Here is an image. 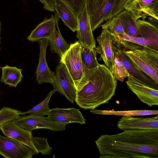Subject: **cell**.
Returning a JSON list of instances; mask_svg holds the SVG:
<instances>
[{"mask_svg":"<svg viewBox=\"0 0 158 158\" xmlns=\"http://www.w3.org/2000/svg\"><path fill=\"white\" fill-rule=\"evenodd\" d=\"M95 143L99 158H158V128L104 135Z\"/></svg>","mask_w":158,"mask_h":158,"instance_id":"cell-1","label":"cell"},{"mask_svg":"<svg viewBox=\"0 0 158 158\" xmlns=\"http://www.w3.org/2000/svg\"><path fill=\"white\" fill-rule=\"evenodd\" d=\"M117 81L105 65L99 64L89 69L86 79L77 91L75 100L80 108L85 110L95 109L108 103L114 96Z\"/></svg>","mask_w":158,"mask_h":158,"instance_id":"cell-2","label":"cell"},{"mask_svg":"<svg viewBox=\"0 0 158 158\" xmlns=\"http://www.w3.org/2000/svg\"><path fill=\"white\" fill-rule=\"evenodd\" d=\"M82 46L79 41L72 44L61 57L60 62L65 66L75 84L77 91L85 81L89 70L84 65L81 56Z\"/></svg>","mask_w":158,"mask_h":158,"instance_id":"cell-3","label":"cell"},{"mask_svg":"<svg viewBox=\"0 0 158 158\" xmlns=\"http://www.w3.org/2000/svg\"><path fill=\"white\" fill-rule=\"evenodd\" d=\"M13 121L22 128L31 132L35 129L40 128L47 129L53 131H61L65 130L68 124L54 122L47 117L31 114L20 116Z\"/></svg>","mask_w":158,"mask_h":158,"instance_id":"cell-4","label":"cell"},{"mask_svg":"<svg viewBox=\"0 0 158 158\" xmlns=\"http://www.w3.org/2000/svg\"><path fill=\"white\" fill-rule=\"evenodd\" d=\"M56 77L52 84L54 89L65 97L72 103H74L77 90L74 81L65 65L60 62L56 67Z\"/></svg>","mask_w":158,"mask_h":158,"instance_id":"cell-5","label":"cell"},{"mask_svg":"<svg viewBox=\"0 0 158 158\" xmlns=\"http://www.w3.org/2000/svg\"><path fill=\"white\" fill-rule=\"evenodd\" d=\"M36 152L26 145L0 134V154L5 158H31Z\"/></svg>","mask_w":158,"mask_h":158,"instance_id":"cell-6","label":"cell"},{"mask_svg":"<svg viewBox=\"0 0 158 158\" xmlns=\"http://www.w3.org/2000/svg\"><path fill=\"white\" fill-rule=\"evenodd\" d=\"M114 35L106 29H103L100 35L97 38L99 46L95 49L100 55V58L113 73L114 55L112 47Z\"/></svg>","mask_w":158,"mask_h":158,"instance_id":"cell-7","label":"cell"},{"mask_svg":"<svg viewBox=\"0 0 158 158\" xmlns=\"http://www.w3.org/2000/svg\"><path fill=\"white\" fill-rule=\"evenodd\" d=\"M77 37L81 46L95 49L96 41L92 30L87 2L78 16Z\"/></svg>","mask_w":158,"mask_h":158,"instance_id":"cell-8","label":"cell"},{"mask_svg":"<svg viewBox=\"0 0 158 158\" xmlns=\"http://www.w3.org/2000/svg\"><path fill=\"white\" fill-rule=\"evenodd\" d=\"M124 10L130 11L137 20L147 16L158 19V0H129Z\"/></svg>","mask_w":158,"mask_h":158,"instance_id":"cell-9","label":"cell"},{"mask_svg":"<svg viewBox=\"0 0 158 158\" xmlns=\"http://www.w3.org/2000/svg\"><path fill=\"white\" fill-rule=\"evenodd\" d=\"M126 83L129 89L141 102L149 106L158 105V89L140 82L130 74Z\"/></svg>","mask_w":158,"mask_h":158,"instance_id":"cell-10","label":"cell"},{"mask_svg":"<svg viewBox=\"0 0 158 158\" xmlns=\"http://www.w3.org/2000/svg\"><path fill=\"white\" fill-rule=\"evenodd\" d=\"M113 51L122 62L129 74L132 75L140 82L150 87L158 90V82L152 78L135 64L122 50L112 44Z\"/></svg>","mask_w":158,"mask_h":158,"instance_id":"cell-11","label":"cell"},{"mask_svg":"<svg viewBox=\"0 0 158 158\" xmlns=\"http://www.w3.org/2000/svg\"><path fill=\"white\" fill-rule=\"evenodd\" d=\"M0 129L6 137L20 142L27 146L37 154L39 153L34 145L31 131L25 130L15 124L13 121L3 123Z\"/></svg>","mask_w":158,"mask_h":158,"instance_id":"cell-12","label":"cell"},{"mask_svg":"<svg viewBox=\"0 0 158 158\" xmlns=\"http://www.w3.org/2000/svg\"><path fill=\"white\" fill-rule=\"evenodd\" d=\"M40 45L39 61L36 72V79L38 84L49 83L52 84L56 76L47 65L46 58V49L49 44L48 40L43 39L37 41Z\"/></svg>","mask_w":158,"mask_h":158,"instance_id":"cell-13","label":"cell"},{"mask_svg":"<svg viewBox=\"0 0 158 158\" xmlns=\"http://www.w3.org/2000/svg\"><path fill=\"white\" fill-rule=\"evenodd\" d=\"M47 117L52 121L67 124L76 123L85 124L86 120L79 110L75 108L50 109Z\"/></svg>","mask_w":158,"mask_h":158,"instance_id":"cell-14","label":"cell"},{"mask_svg":"<svg viewBox=\"0 0 158 158\" xmlns=\"http://www.w3.org/2000/svg\"><path fill=\"white\" fill-rule=\"evenodd\" d=\"M117 126L123 131L158 128V116L148 118L123 116L118 122Z\"/></svg>","mask_w":158,"mask_h":158,"instance_id":"cell-15","label":"cell"},{"mask_svg":"<svg viewBox=\"0 0 158 158\" xmlns=\"http://www.w3.org/2000/svg\"><path fill=\"white\" fill-rule=\"evenodd\" d=\"M54 9L59 18L73 31H77L78 17L69 6L63 0H54Z\"/></svg>","mask_w":158,"mask_h":158,"instance_id":"cell-16","label":"cell"},{"mask_svg":"<svg viewBox=\"0 0 158 158\" xmlns=\"http://www.w3.org/2000/svg\"><path fill=\"white\" fill-rule=\"evenodd\" d=\"M56 19L54 16L45 18L44 20L39 24L31 31L27 39L31 42L37 41L43 39H49L53 35L56 29Z\"/></svg>","mask_w":158,"mask_h":158,"instance_id":"cell-17","label":"cell"},{"mask_svg":"<svg viewBox=\"0 0 158 158\" xmlns=\"http://www.w3.org/2000/svg\"><path fill=\"white\" fill-rule=\"evenodd\" d=\"M116 1V0H105L94 13L90 17L93 31L100 27L110 15Z\"/></svg>","mask_w":158,"mask_h":158,"instance_id":"cell-18","label":"cell"},{"mask_svg":"<svg viewBox=\"0 0 158 158\" xmlns=\"http://www.w3.org/2000/svg\"><path fill=\"white\" fill-rule=\"evenodd\" d=\"M136 23L141 37L149 41L152 47L158 50V27L148 21L139 19Z\"/></svg>","mask_w":158,"mask_h":158,"instance_id":"cell-19","label":"cell"},{"mask_svg":"<svg viewBox=\"0 0 158 158\" xmlns=\"http://www.w3.org/2000/svg\"><path fill=\"white\" fill-rule=\"evenodd\" d=\"M56 19V29L52 36L48 39L52 53L58 54L61 57L69 49L70 46L63 37L60 32L58 25V17L56 13L54 15Z\"/></svg>","mask_w":158,"mask_h":158,"instance_id":"cell-20","label":"cell"},{"mask_svg":"<svg viewBox=\"0 0 158 158\" xmlns=\"http://www.w3.org/2000/svg\"><path fill=\"white\" fill-rule=\"evenodd\" d=\"M116 16L118 18L126 34L133 36L141 37L137 25V20L131 11L124 10Z\"/></svg>","mask_w":158,"mask_h":158,"instance_id":"cell-21","label":"cell"},{"mask_svg":"<svg viewBox=\"0 0 158 158\" xmlns=\"http://www.w3.org/2000/svg\"><path fill=\"white\" fill-rule=\"evenodd\" d=\"M1 68L2 70L1 83L8 85L10 87H16L22 81L23 77L22 73V69L16 67L9 66L7 65Z\"/></svg>","mask_w":158,"mask_h":158,"instance_id":"cell-22","label":"cell"},{"mask_svg":"<svg viewBox=\"0 0 158 158\" xmlns=\"http://www.w3.org/2000/svg\"><path fill=\"white\" fill-rule=\"evenodd\" d=\"M122 51L131 61L155 81L158 82V73L133 51L126 49Z\"/></svg>","mask_w":158,"mask_h":158,"instance_id":"cell-23","label":"cell"},{"mask_svg":"<svg viewBox=\"0 0 158 158\" xmlns=\"http://www.w3.org/2000/svg\"><path fill=\"white\" fill-rule=\"evenodd\" d=\"M93 114L100 115H116L118 116H139L158 115V110H136L127 111L103 110L93 109L90 110Z\"/></svg>","mask_w":158,"mask_h":158,"instance_id":"cell-24","label":"cell"},{"mask_svg":"<svg viewBox=\"0 0 158 158\" xmlns=\"http://www.w3.org/2000/svg\"><path fill=\"white\" fill-rule=\"evenodd\" d=\"M56 91L54 89L50 91L45 99L40 103L35 106L28 110L22 112L21 115L29 114L40 116L48 115L50 109L49 102L52 95Z\"/></svg>","mask_w":158,"mask_h":158,"instance_id":"cell-25","label":"cell"},{"mask_svg":"<svg viewBox=\"0 0 158 158\" xmlns=\"http://www.w3.org/2000/svg\"><path fill=\"white\" fill-rule=\"evenodd\" d=\"M96 53L95 48H90L82 46L81 58L84 65L87 69H94L99 64L97 60Z\"/></svg>","mask_w":158,"mask_h":158,"instance_id":"cell-26","label":"cell"},{"mask_svg":"<svg viewBox=\"0 0 158 158\" xmlns=\"http://www.w3.org/2000/svg\"><path fill=\"white\" fill-rule=\"evenodd\" d=\"M114 59L113 74L117 80L123 82L124 79L128 77L130 74L115 52L114 51Z\"/></svg>","mask_w":158,"mask_h":158,"instance_id":"cell-27","label":"cell"},{"mask_svg":"<svg viewBox=\"0 0 158 158\" xmlns=\"http://www.w3.org/2000/svg\"><path fill=\"white\" fill-rule=\"evenodd\" d=\"M102 27L103 29L108 30L116 36L125 33L118 18L116 16L111 19L105 21Z\"/></svg>","mask_w":158,"mask_h":158,"instance_id":"cell-28","label":"cell"},{"mask_svg":"<svg viewBox=\"0 0 158 158\" xmlns=\"http://www.w3.org/2000/svg\"><path fill=\"white\" fill-rule=\"evenodd\" d=\"M22 112L10 107H3L0 110V126L6 122L19 117Z\"/></svg>","mask_w":158,"mask_h":158,"instance_id":"cell-29","label":"cell"},{"mask_svg":"<svg viewBox=\"0 0 158 158\" xmlns=\"http://www.w3.org/2000/svg\"><path fill=\"white\" fill-rule=\"evenodd\" d=\"M115 37L114 40L126 41L143 47L153 48L151 43L149 41L142 37L133 36L126 33L120 35L118 36H115Z\"/></svg>","mask_w":158,"mask_h":158,"instance_id":"cell-30","label":"cell"},{"mask_svg":"<svg viewBox=\"0 0 158 158\" xmlns=\"http://www.w3.org/2000/svg\"><path fill=\"white\" fill-rule=\"evenodd\" d=\"M33 142L37 151L42 155H50L53 150L50 147L46 138L33 137Z\"/></svg>","mask_w":158,"mask_h":158,"instance_id":"cell-31","label":"cell"},{"mask_svg":"<svg viewBox=\"0 0 158 158\" xmlns=\"http://www.w3.org/2000/svg\"><path fill=\"white\" fill-rule=\"evenodd\" d=\"M71 7L78 16L87 2V0H63Z\"/></svg>","mask_w":158,"mask_h":158,"instance_id":"cell-32","label":"cell"},{"mask_svg":"<svg viewBox=\"0 0 158 158\" xmlns=\"http://www.w3.org/2000/svg\"><path fill=\"white\" fill-rule=\"evenodd\" d=\"M128 0H116L114 6L110 15L106 21L112 19L119 13L124 10L125 5Z\"/></svg>","mask_w":158,"mask_h":158,"instance_id":"cell-33","label":"cell"},{"mask_svg":"<svg viewBox=\"0 0 158 158\" xmlns=\"http://www.w3.org/2000/svg\"><path fill=\"white\" fill-rule=\"evenodd\" d=\"M105 0H87V7L90 17L94 13Z\"/></svg>","mask_w":158,"mask_h":158,"instance_id":"cell-34","label":"cell"},{"mask_svg":"<svg viewBox=\"0 0 158 158\" xmlns=\"http://www.w3.org/2000/svg\"><path fill=\"white\" fill-rule=\"evenodd\" d=\"M44 2V8L50 11H54V0H43Z\"/></svg>","mask_w":158,"mask_h":158,"instance_id":"cell-35","label":"cell"},{"mask_svg":"<svg viewBox=\"0 0 158 158\" xmlns=\"http://www.w3.org/2000/svg\"><path fill=\"white\" fill-rule=\"evenodd\" d=\"M148 22L156 27H158V19L151 16L148 17Z\"/></svg>","mask_w":158,"mask_h":158,"instance_id":"cell-36","label":"cell"},{"mask_svg":"<svg viewBox=\"0 0 158 158\" xmlns=\"http://www.w3.org/2000/svg\"><path fill=\"white\" fill-rule=\"evenodd\" d=\"M1 28H2V23L0 21V49H1L0 48V44L1 43Z\"/></svg>","mask_w":158,"mask_h":158,"instance_id":"cell-37","label":"cell"},{"mask_svg":"<svg viewBox=\"0 0 158 158\" xmlns=\"http://www.w3.org/2000/svg\"><path fill=\"white\" fill-rule=\"evenodd\" d=\"M41 3L44 4V2L43 0H39Z\"/></svg>","mask_w":158,"mask_h":158,"instance_id":"cell-38","label":"cell"},{"mask_svg":"<svg viewBox=\"0 0 158 158\" xmlns=\"http://www.w3.org/2000/svg\"><path fill=\"white\" fill-rule=\"evenodd\" d=\"M1 68V67H0V68Z\"/></svg>","mask_w":158,"mask_h":158,"instance_id":"cell-39","label":"cell"}]
</instances>
